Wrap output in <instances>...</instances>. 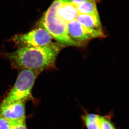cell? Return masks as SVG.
Wrapping results in <instances>:
<instances>
[{"label": "cell", "instance_id": "7c38bea8", "mask_svg": "<svg viewBox=\"0 0 129 129\" xmlns=\"http://www.w3.org/2000/svg\"><path fill=\"white\" fill-rule=\"evenodd\" d=\"M0 129H10L9 121L0 116Z\"/></svg>", "mask_w": 129, "mask_h": 129}, {"label": "cell", "instance_id": "8fae6325", "mask_svg": "<svg viewBox=\"0 0 129 129\" xmlns=\"http://www.w3.org/2000/svg\"><path fill=\"white\" fill-rule=\"evenodd\" d=\"M10 129H27L25 119L10 122Z\"/></svg>", "mask_w": 129, "mask_h": 129}, {"label": "cell", "instance_id": "4fadbf2b", "mask_svg": "<svg viewBox=\"0 0 129 129\" xmlns=\"http://www.w3.org/2000/svg\"><path fill=\"white\" fill-rule=\"evenodd\" d=\"M84 0H70V1H67V2L69 3L70 4H72L74 5L75 6L77 7V6H78L81 3H82L84 1Z\"/></svg>", "mask_w": 129, "mask_h": 129}, {"label": "cell", "instance_id": "277c9868", "mask_svg": "<svg viewBox=\"0 0 129 129\" xmlns=\"http://www.w3.org/2000/svg\"><path fill=\"white\" fill-rule=\"evenodd\" d=\"M52 39L45 29L38 27L27 33L16 35L12 40L19 48L45 46L51 43Z\"/></svg>", "mask_w": 129, "mask_h": 129}, {"label": "cell", "instance_id": "9c48e42d", "mask_svg": "<svg viewBox=\"0 0 129 129\" xmlns=\"http://www.w3.org/2000/svg\"><path fill=\"white\" fill-rule=\"evenodd\" d=\"M76 19L86 27L93 30L103 31L99 15L78 14Z\"/></svg>", "mask_w": 129, "mask_h": 129}, {"label": "cell", "instance_id": "6da1fadb", "mask_svg": "<svg viewBox=\"0 0 129 129\" xmlns=\"http://www.w3.org/2000/svg\"><path fill=\"white\" fill-rule=\"evenodd\" d=\"M63 47L57 42H52L45 46L21 47L8 53L7 57L15 68L30 70L39 74L54 67Z\"/></svg>", "mask_w": 129, "mask_h": 129}, {"label": "cell", "instance_id": "8992f818", "mask_svg": "<svg viewBox=\"0 0 129 129\" xmlns=\"http://www.w3.org/2000/svg\"><path fill=\"white\" fill-rule=\"evenodd\" d=\"M113 115L112 112L106 115L85 112L81 118L87 129H117L112 120Z\"/></svg>", "mask_w": 129, "mask_h": 129}, {"label": "cell", "instance_id": "5b68a950", "mask_svg": "<svg viewBox=\"0 0 129 129\" xmlns=\"http://www.w3.org/2000/svg\"><path fill=\"white\" fill-rule=\"evenodd\" d=\"M68 30L70 38L80 46L93 39L106 36L104 31L86 27L76 19L68 23Z\"/></svg>", "mask_w": 129, "mask_h": 129}, {"label": "cell", "instance_id": "7a4b0ae2", "mask_svg": "<svg viewBox=\"0 0 129 129\" xmlns=\"http://www.w3.org/2000/svg\"><path fill=\"white\" fill-rule=\"evenodd\" d=\"M61 3V1H54L39 21L38 26L45 29L53 39L63 47L80 46L70 37L68 23L57 14V10Z\"/></svg>", "mask_w": 129, "mask_h": 129}, {"label": "cell", "instance_id": "52a82bcc", "mask_svg": "<svg viewBox=\"0 0 129 129\" xmlns=\"http://www.w3.org/2000/svg\"><path fill=\"white\" fill-rule=\"evenodd\" d=\"M25 103L21 102L2 103L0 105V116L9 122L25 119Z\"/></svg>", "mask_w": 129, "mask_h": 129}, {"label": "cell", "instance_id": "3957f363", "mask_svg": "<svg viewBox=\"0 0 129 129\" xmlns=\"http://www.w3.org/2000/svg\"><path fill=\"white\" fill-rule=\"evenodd\" d=\"M39 74L37 72L30 70L21 69L13 87L2 103H9L14 102L25 103L32 99V88Z\"/></svg>", "mask_w": 129, "mask_h": 129}, {"label": "cell", "instance_id": "30bf717a", "mask_svg": "<svg viewBox=\"0 0 129 129\" xmlns=\"http://www.w3.org/2000/svg\"><path fill=\"white\" fill-rule=\"evenodd\" d=\"M76 8L79 14L99 15L96 3L94 1L84 0Z\"/></svg>", "mask_w": 129, "mask_h": 129}, {"label": "cell", "instance_id": "ba28073f", "mask_svg": "<svg viewBox=\"0 0 129 129\" xmlns=\"http://www.w3.org/2000/svg\"><path fill=\"white\" fill-rule=\"evenodd\" d=\"M61 1V3L57 10L58 17L67 23L76 19L79 13L76 7L66 1Z\"/></svg>", "mask_w": 129, "mask_h": 129}]
</instances>
